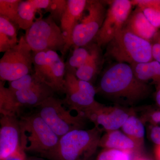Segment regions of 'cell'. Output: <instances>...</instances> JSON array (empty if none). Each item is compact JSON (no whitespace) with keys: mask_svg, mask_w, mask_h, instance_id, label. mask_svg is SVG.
I'll return each instance as SVG.
<instances>
[{"mask_svg":"<svg viewBox=\"0 0 160 160\" xmlns=\"http://www.w3.org/2000/svg\"><path fill=\"white\" fill-rule=\"evenodd\" d=\"M66 103L71 110L82 113L97 102L96 89L92 83L78 79L74 73L66 71L64 84Z\"/></svg>","mask_w":160,"mask_h":160,"instance_id":"obj_13","label":"cell"},{"mask_svg":"<svg viewBox=\"0 0 160 160\" xmlns=\"http://www.w3.org/2000/svg\"><path fill=\"white\" fill-rule=\"evenodd\" d=\"M132 113L121 106L108 107L98 102L83 112L86 118L94 123L95 127L106 132L119 129Z\"/></svg>","mask_w":160,"mask_h":160,"instance_id":"obj_14","label":"cell"},{"mask_svg":"<svg viewBox=\"0 0 160 160\" xmlns=\"http://www.w3.org/2000/svg\"><path fill=\"white\" fill-rule=\"evenodd\" d=\"M93 44L90 47L88 45L82 47H75L73 52L66 63V71L74 73L76 70L85 64L91 57Z\"/></svg>","mask_w":160,"mask_h":160,"instance_id":"obj_24","label":"cell"},{"mask_svg":"<svg viewBox=\"0 0 160 160\" xmlns=\"http://www.w3.org/2000/svg\"><path fill=\"white\" fill-rule=\"evenodd\" d=\"M156 94V100L158 106L160 107V83L157 84Z\"/></svg>","mask_w":160,"mask_h":160,"instance_id":"obj_31","label":"cell"},{"mask_svg":"<svg viewBox=\"0 0 160 160\" xmlns=\"http://www.w3.org/2000/svg\"><path fill=\"white\" fill-rule=\"evenodd\" d=\"M136 77L143 82L160 83V63L155 60L130 65Z\"/></svg>","mask_w":160,"mask_h":160,"instance_id":"obj_21","label":"cell"},{"mask_svg":"<svg viewBox=\"0 0 160 160\" xmlns=\"http://www.w3.org/2000/svg\"><path fill=\"white\" fill-rule=\"evenodd\" d=\"M132 6L129 0L112 1L102 25L93 40L94 43L100 48L107 45L125 26Z\"/></svg>","mask_w":160,"mask_h":160,"instance_id":"obj_11","label":"cell"},{"mask_svg":"<svg viewBox=\"0 0 160 160\" xmlns=\"http://www.w3.org/2000/svg\"><path fill=\"white\" fill-rule=\"evenodd\" d=\"M67 6V0H51L49 6L45 10L50 13L49 15L57 23L61 22Z\"/></svg>","mask_w":160,"mask_h":160,"instance_id":"obj_26","label":"cell"},{"mask_svg":"<svg viewBox=\"0 0 160 160\" xmlns=\"http://www.w3.org/2000/svg\"><path fill=\"white\" fill-rule=\"evenodd\" d=\"M131 2L132 6H137L142 9L152 26L157 29L160 28V1L136 0Z\"/></svg>","mask_w":160,"mask_h":160,"instance_id":"obj_23","label":"cell"},{"mask_svg":"<svg viewBox=\"0 0 160 160\" xmlns=\"http://www.w3.org/2000/svg\"><path fill=\"white\" fill-rule=\"evenodd\" d=\"M64 101L53 96L46 99L38 106V112L59 138L75 129H83L87 119L82 113L72 114L63 106Z\"/></svg>","mask_w":160,"mask_h":160,"instance_id":"obj_6","label":"cell"},{"mask_svg":"<svg viewBox=\"0 0 160 160\" xmlns=\"http://www.w3.org/2000/svg\"><path fill=\"white\" fill-rule=\"evenodd\" d=\"M158 42H159L160 43V38H159V39Z\"/></svg>","mask_w":160,"mask_h":160,"instance_id":"obj_35","label":"cell"},{"mask_svg":"<svg viewBox=\"0 0 160 160\" xmlns=\"http://www.w3.org/2000/svg\"><path fill=\"white\" fill-rule=\"evenodd\" d=\"M18 27L16 24L0 16V52H6L18 43Z\"/></svg>","mask_w":160,"mask_h":160,"instance_id":"obj_20","label":"cell"},{"mask_svg":"<svg viewBox=\"0 0 160 160\" xmlns=\"http://www.w3.org/2000/svg\"><path fill=\"white\" fill-rule=\"evenodd\" d=\"M152 54L153 59L160 63V43L158 42L152 45Z\"/></svg>","mask_w":160,"mask_h":160,"instance_id":"obj_30","label":"cell"},{"mask_svg":"<svg viewBox=\"0 0 160 160\" xmlns=\"http://www.w3.org/2000/svg\"><path fill=\"white\" fill-rule=\"evenodd\" d=\"M124 26L136 35L149 42L156 37L158 30L138 7L131 12Z\"/></svg>","mask_w":160,"mask_h":160,"instance_id":"obj_16","label":"cell"},{"mask_svg":"<svg viewBox=\"0 0 160 160\" xmlns=\"http://www.w3.org/2000/svg\"><path fill=\"white\" fill-rule=\"evenodd\" d=\"M0 81V112L2 115L18 117L22 109L37 107L43 101L53 96L55 92L33 73L9 82L5 87Z\"/></svg>","mask_w":160,"mask_h":160,"instance_id":"obj_1","label":"cell"},{"mask_svg":"<svg viewBox=\"0 0 160 160\" xmlns=\"http://www.w3.org/2000/svg\"><path fill=\"white\" fill-rule=\"evenodd\" d=\"M34 74L55 92H64L66 63L57 52H33Z\"/></svg>","mask_w":160,"mask_h":160,"instance_id":"obj_9","label":"cell"},{"mask_svg":"<svg viewBox=\"0 0 160 160\" xmlns=\"http://www.w3.org/2000/svg\"><path fill=\"white\" fill-rule=\"evenodd\" d=\"M88 1L67 0V8L60 22V28L65 39V55L72 46V34L76 26L82 18L83 12L86 9Z\"/></svg>","mask_w":160,"mask_h":160,"instance_id":"obj_15","label":"cell"},{"mask_svg":"<svg viewBox=\"0 0 160 160\" xmlns=\"http://www.w3.org/2000/svg\"><path fill=\"white\" fill-rule=\"evenodd\" d=\"M97 93H101L116 103L132 105L147 98L151 88L136 77L131 66L117 63L104 72Z\"/></svg>","mask_w":160,"mask_h":160,"instance_id":"obj_2","label":"cell"},{"mask_svg":"<svg viewBox=\"0 0 160 160\" xmlns=\"http://www.w3.org/2000/svg\"><path fill=\"white\" fill-rule=\"evenodd\" d=\"M150 137L156 146L160 145V126H154L152 127L150 131Z\"/></svg>","mask_w":160,"mask_h":160,"instance_id":"obj_28","label":"cell"},{"mask_svg":"<svg viewBox=\"0 0 160 160\" xmlns=\"http://www.w3.org/2000/svg\"><path fill=\"white\" fill-rule=\"evenodd\" d=\"M132 153L115 149H104L98 155L96 160H132Z\"/></svg>","mask_w":160,"mask_h":160,"instance_id":"obj_27","label":"cell"},{"mask_svg":"<svg viewBox=\"0 0 160 160\" xmlns=\"http://www.w3.org/2000/svg\"><path fill=\"white\" fill-rule=\"evenodd\" d=\"M150 42L139 37L124 26L108 44L106 56L117 63L131 65L153 61Z\"/></svg>","mask_w":160,"mask_h":160,"instance_id":"obj_5","label":"cell"},{"mask_svg":"<svg viewBox=\"0 0 160 160\" xmlns=\"http://www.w3.org/2000/svg\"><path fill=\"white\" fill-rule=\"evenodd\" d=\"M24 36L33 52L52 50L63 54L66 45L64 35L50 15L45 18L36 19Z\"/></svg>","mask_w":160,"mask_h":160,"instance_id":"obj_7","label":"cell"},{"mask_svg":"<svg viewBox=\"0 0 160 160\" xmlns=\"http://www.w3.org/2000/svg\"><path fill=\"white\" fill-rule=\"evenodd\" d=\"M99 146L105 149H115L132 153L139 151L136 143L119 130L106 132L101 137Z\"/></svg>","mask_w":160,"mask_h":160,"instance_id":"obj_18","label":"cell"},{"mask_svg":"<svg viewBox=\"0 0 160 160\" xmlns=\"http://www.w3.org/2000/svg\"><path fill=\"white\" fill-rule=\"evenodd\" d=\"M121 129L141 150L144 146L145 135V126L142 120L132 113L129 116Z\"/></svg>","mask_w":160,"mask_h":160,"instance_id":"obj_22","label":"cell"},{"mask_svg":"<svg viewBox=\"0 0 160 160\" xmlns=\"http://www.w3.org/2000/svg\"><path fill=\"white\" fill-rule=\"evenodd\" d=\"M149 160L145 158H142V157H137L135 158L134 159H133V160Z\"/></svg>","mask_w":160,"mask_h":160,"instance_id":"obj_34","label":"cell"},{"mask_svg":"<svg viewBox=\"0 0 160 160\" xmlns=\"http://www.w3.org/2000/svg\"><path fill=\"white\" fill-rule=\"evenodd\" d=\"M33 52L24 36L13 48L4 52L0 59V79L3 82L15 81L31 73Z\"/></svg>","mask_w":160,"mask_h":160,"instance_id":"obj_8","label":"cell"},{"mask_svg":"<svg viewBox=\"0 0 160 160\" xmlns=\"http://www.w3.org/2000/svg\"><path fill=\"white\" fill-rule=\"evenodd\" d=\"M51 0H26L22 1L19 5L17 25L20 29L27 30L35 21L37 12L46 10Z\"/></svg>","mask_w":160,"mask_h":160,"instance_id":"obj_17","label":"cell"},{"mask_svg":"<svg viewBox=\"0 0 160 160\" xmlns=\"http://www.w3.org/2000/svg\"><path fill=\"white\" fill-rule=\"evenodd\" d=\"M86 9L88 14L81 19L73 31L72 46H87L94 40L106 17L105 6L99 1H88Z\"/></svg>","mask_w":160,"mask_h":160,"instance_id":"obj_12","label":"cell"},{"mask_svg":"<svg viewBox=\"0 0 160 160\" xmlns=\"http://www.w3.org/2000/svg\"><path fill=\"white\" fill-rule=\"evenodd\" d=\"M26 160H45L41 158L37 157H30L26 158Z\"/></svg>","mask_w":160,"mask_h":160,"instance_id":"obj_33","label":"cell"},{"mask_svg":"<svg viewBox=\"0 0 160 160\" xmlns=\"http://www.w3.org/2000/svg\"><path fill=\"white\" fill-rule=\"evenodd\" d=\"M21 2V0H0V16L17 25L18 11Z\"/></svg>","mask_w":160,"mask_h":160,"instance_id":"obj_25","label":"cell"},{"mask_svg":"<svg viewBox=\"0 0 160 160\" xmlns=\"http://www.w3.org/2000/svg\"><path fill=\"white\" fill-rule=\"evenodd\" d=\"M102 59L100 47L94 43L90 58L84 65L76 70L75 75L79 79L91 83L99 70Z\"/></svg>","mask_w":160,"mask_h":160,"instance_id":"obj_19","label":"cell"},{"mask_svg":"<svg viewBox=\"0 0 160 160\" xmlns=\"http://www.w3.org/2000/svg\"><path fill=\"white\" fill-rule=\"evenodd\" d=\"M101 129H75L60 138L51 160H89L99 146Z\"/></svg>","mask_w":160,"mask_h":160,"instance_id":"obj_4","label":"cell"},{"mask_svg":"<svg viewBox=\"0 0 160 160\" xmlns=\"http://www.w3.org/2000/svg\"><path fill=\"white\" fill-rule=\"evenodd\" d=\"M0 125V160H26L18 117L1 115Z\"/></svg>","mask_w":160,"mask_h":160,"instance_id":"obj_10","label":"cell"},{"mask_svg":"<svg viewBox=\"0 0 160 160\" xmlns=\"http://www.w3.org/2000/svg\"><path fill=\"white\" fill-rule=\"evenodd\" d=\"M155 155L157 160H160V145L156 146L155 148Z\"/></svg>","mask_w":160,"mask_h":160,"instance_id":"obj_32","label":"cell"},{"mask_svg":"<svg viewBox=\"0 0 160 160\" xmlns=\"http://www.w3.org/2000/svg\"><path fill=\"white\" fill-rule=\"evenodd\" d=\"M19 119L25 151L49 159L56 149L60 138L38 113L23 116Z\"/></svg>","mask_w":160,"mask_h":160,"instance_id":"obj_3","label":"cell"},{"mask_svg":"<svg viewBox=\"0 0 160 160\" xmlns=\"http://www.w3.org/2000/svg\"><path fill=\"white\" fill-rule=\"evenodd\" d=\"M148 116L146 117V119L149 120L151 124H153L155 126L160 124V110L151 112Z\"/></svg>","mask_w":160,"mask_h":160,"instance_id":"obj_29","label":"cell"}]
</instances>
